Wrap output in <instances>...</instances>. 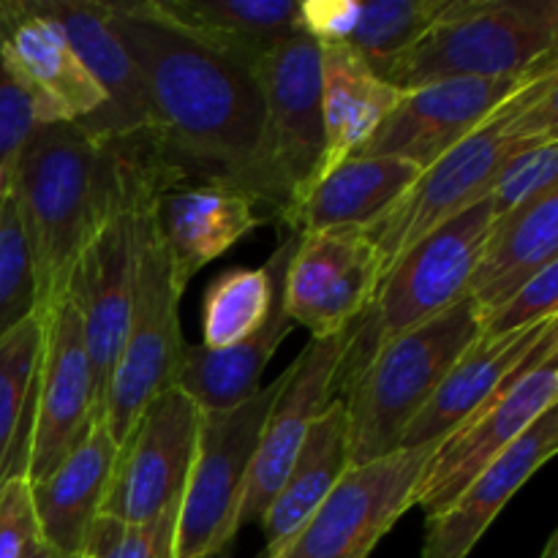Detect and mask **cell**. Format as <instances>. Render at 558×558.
<instances>
[{"label": "cell", "mask_w": 558, "mask_h": 558, "mask_svg": "<svg viewBox=\"0 0 558 558\" xmlns=\"http://www.w3.org/2000/svg\"><path fill=\"white\" fill-rule=\"evenodd\" d=\"M101 11L140 71L153 134L191 172L248 194L265 120L256 71L194 41L147 3H101Z\"/></svg>", "instance_id": "6da1fadb"}, {"label": "cell", "mask_w": 558, "mask_h": 558, "mask_svg": "<svg viewBox=\"0 0 558 558\" xmlns=\"http://www.w3.org/2000/svg\"><path fill=\"white\" fill-rule=\"evenodd\" d=\"M31 251L36 314L69 298L76 256L118 202L107 145L74 123L36 125L9 174Z\"/></svg>", "instance_id": "7a4b0ae2"}, {"label": "cell", "mask_w": 558, "mask_h": 558, "mask_svg": "<svg viewBox=\"0 0 558 558\" xmlns=\"http://www.w3.org/2000/svg\"><path fill=\"white\" fill-rule=\"evenodd\" d=\"M558 71L529 82L507 98L445 156L436 158L403 191L401 199L363 229L376 248L379 281L414 243L456 218L466 207L488 199L501 167L526 145L556 136Z\"/></svg>", "instance_id": "3957f363"}, {"label": "cell", "mask_w": 558, "mask_h": 558, "mask_svg": "<svg viewBox=\"0 0 558 558\" xmlns=\"http://www.w3.org/2000/svg\"><path fill=\"white\" fill-rule=\"evenodd\" d=\"M556 0H447L396 65L398 90L447 80H507L556 69Z\"/></svg>", "instance_id": "277c9868"}, {"label": "cell", "mask_w": 558, "mask_h": 558, "mask_svg": "<svg viewBox=\"0 0 558 558\" xmlns=\"http://www.w3.org/2000/svg\"><path fill=\"white\" fill-rule=\"evenodd\" d=\"M480 338L472 294L374 354L343 396L349 417V466L401 447L403 430L423 412L452 365Z\"/></svg>", "instance_id": "5b68a950"}, {"label": "cell", "mask_w": 558, "mask_h": 558, "mask_svg": "<svg viewBox=\"0 0 558 558\" xmlns=\"http://www.w3.org/2000/svg\"><path fill=\"white\" fill-rule=\"evenodd\" d=\"M490 223V199L477 202L425 234L381 276L374 300L354 322L336 390L347 392L376 352L469 294Z\"/></svg>", "instance_id": "8992f818"}, {"label": "cell", "mask_w": 558, "mask_h": 558, "mask_svg": "<svg viewBox=\"0 0 558 558\" xmlns=\"http://www.w3.org/2000/svg\"><path fill=\"white\" fill-rule=\"evenodd\" d=\"M265 101L262 140L251 172V199L281 216L322 178V49L308 33L281 38L256 65Z\"/></svg>", "instance_id": "52a82bcc"}, {"label": "cell", "mask_w": 558, "mask_h": 558, "mask_svg": "<svg viewBox=\"0 0 558 558\" xmlns=\"http://www.w3.org/2000/svg\"><path fill=\"white\" fill-rule=\"evenodd\" d=\"M289 368L251 401L229 412L202 414L194 463L178 507L172 558H218L238 534L245 480Z\"/></svg>", "instance_id": "ba28073f"}, {"label": "cell", "mask_w": 558, "mask_h": 558, "mask_svg": "<svg viewBox=\"0 0 558 558\" xmlns=\"http://www.w3.org/2000/svg\"><path fill=\"white\" fill-rule=\"evenodd\" d=\"M439 445L401 447L349 466L292 543L267 558H368L398 518L414 507L420 480Z\"/></svg>", "instance_id": "9c48e42d"}, {"label": "cell", "mask_w": 558, "mask_h": 558, "mask_svg": "<svg viewBox=\"0 0 558 558\" xmlns=\"http://www.w3.org/2000/svg\"><path fill=\"white\" fill-rule=\"evenodd\" d=\"M558 398V325L534 347L526 368L466 425L447 436L420 480L414 505L425 518L452 505L496 458L505 456Z\"/></svg>", "instance_id": "30bf717a"}, {"label": "cell", "mask_w": 558, "mask_h": 558, "mask_svg": "<svg viewBox=\"0 0 558 558\" xmlns=\"http://www.w3.org/2000/svg\"><path fill=\"white\" fill-rule=\"evenodd\" d=\"M202 412L178 387L153 398L118 447L101 512L123 526L156 521L180 507L196 452Z\"/></svg>", "instance_id": "8fae6325"}, {"label": "cell", "mask_w": 558, "mask_h": 558, "mask_svg": "<svg viewBox=\"0 0 558 558\" xmlns=\"http://www.w3.org/2000/svg\"><path fill=\"white\" fill-rule=\"evenodd\" d=\"M376 287L379 259L363 229L300 234L283 276V308L311 338H327L347 330L368 308Z\"/></svg>", "instance_id": "7c38bea8"}, {"label": "cell", "mask_w": 558, "mask_h": 558, "mask_svg": "<svg viewBox=\"0 0 558 558\" xmlns=\"http://www.w3.org/2000/svg\"><path fill=\"white\" fill-rule=\"evenodd\" d=\"M558 69L532 71L507 80H447L403 90L396 109L381 120L368 142L354 156L403 158L430 167L452 145L472 134L507 98L521 93L529 82Z\"/></svg>", "instance_id": "4fadbf2b"}, {"label": "cell", "mask_w": 558, "mask_h": 558, "mask_svg": "<svg viewBox=\"0 0 558 558\" xmlns=\"http://www.w3.org/2000/svg\"><path fill=\"white\" fill-rule=\"evenodd\" d=\"M41 319L44 349L25 461L27 483L52 474L80 447L98 417L82 319L74 303L65 298Z\"/></svg>", "instance_id": "5bb4252c"}, {"label": "cell", "mask_w": 558, "mask_h": 558, "mask_svg": "<svg viewBox=\"0 0 558 558\" xmlns=\"http://www.w3.org/2000/svg\"><path fill=\"white\" fill-rule=\"evenodd\" d=\"M114 185H118V202L76 256L69 283V300L82 319L93 401L98 414H104V401L123 349L131 308V202L118 174Z\"/></svg>", "instance_id": "9a60e30c"}, {"label": "cell", "mask_w": 558, "mask_h": 558, "mask_svg": "<svg viewBox=\"0 0 558 558\" xmlns=\"http://www.w3.org/2000/svg\"><path fill=\"white\" fill-rule=\"evenodd\" d=\"M354 322L336 336L311 338L308 347L289 365V379L267 414L259 447H256L254 463H251L248 480H245L238 510V532L254 518H262V512L267 510L272 496L287 480L289 466H292L311 423L332 401L338 371H341L354 336Z\"/></svg>", "instance_id": "2e32d148"}, {"label": "cell", "mask_w": 558, "mask_h": 558, "mask_svg": "<svg viewBox=\"0 0 558 558\" xmlns=\"http://www.w3.org/2000/svg\"><path fill=\"white\" fill-rule=\"evenodd\" d=\"M0 58L31 93L38 125H80L107 107L58 22L33 3L0 5Z\"/></svg>", "instance_id": "e0dca14e"}, {"label": "cell", "mask_w": 558, "mask_h": 558, "mask_svg": "<svg viewBox=\"0 0 558 558\" xmlns=\"http://www.w3.org/2000/svg\"><path fill=\"white\" fill-rule=\"evenodd\" d=\"M558 325V316L529 325L512 336L483 338L480 336L466 352L458 357L450 374L441 379L423 412L403 430L401 447H423L445 441L466 425L474 414L483 412L532 357L534 347L543 341L545 332ZM398 447V450H401Z\"/></svg>", "instance_id": "ac0fdd59"}, {"label": "cell", "mask_w": 558, "mask_h": 558, "mask_svg": "<svg viewBox=\"0 0 558 558\" xmlns=\"http://www.w3.org/2000/svg\"><path fill=\"white\" fill-rule=\"evenodd\" d=\"M558 450V409H548L447 510L425 518L423 558H469L507 501Z\"/></svg>", "instance_id": "d6986e66"}, {"label": "cell", "mask_w": 558, "mask_h": 558, "mask_svg": "<svg viewBox=\"0 0 558 558\" xmlns=\"http://www.w3.org/2000/svg\"><path fill=\"white\" fill-rule=\"evenodd\" d=\"M41 14L58 22L71 49L82 60L96 85L107 96V107L87 123L76 129L93 140H120L150 129V109H147L145 87L134 60L118 41L112 27L107 25L101 3H33Z\"/></svg>", "instance_id": "ffe728a7"}, {"label": "cell", "mask_w": 558, "mask_h": 558, "mask_svg": "<svg viewBox=\"0 0 558 558\" xmlns=\"http://www.w3.org/2000/svg\"><path fill=\"white\" fill-rule=\"evenodd\" d=\"M156 216L172 259L174 287L180 292H185L191 278L207 262L227 254L262 221L256 216V202L223 180L163 191L158 196Z\"/></svg>", "instance_id": "44dd1931"}, {"label": "cell", "mask_w": 558, "mask_h": 558, "mask_svg": "<svg viewBox=\"0 0 558 558\" xmlns=\"http://www.w3.org/2000/svg\"><path fill=\"white\" fill-rule=\"evenodd\" d=\"M114 456L118 445L109 436L104 414H98L80 447L52 474L31 483L33 510L44 543L65 556L82 554L87 532L101 512Z\"/></svg>", "instance_id": "7402d4cb"}, {"label": "cell", "mask_w": 558, "mask_h": 558, "mask_svg": "<svg viewBox=\"0 0 558 558\" xmlns=\"http://www.w3.org/2000/svg\"><path fill=\"white\" fill-rule=\"evenodd\" d=\"M423 169L403 158L352 156L319 180L298 205L283 210L278 221L292 234L325 229H365L390 210Z\"/></svg>", "instance_id": "603a6c76"}, {"label": "cell", "mask_w": 558, "mask_h": 558, "mask_svg": "<svg viewBox=\"0 0 558 558\" xmlns=\"http://www.w3.org/2000/svg\"><path fill=\"white\" fill-rule=\"evenodd\" d=\"M292 0H147V9L232 63L256 71L281 38L300 33Z\"/></svg>", "instance_id": "cb8c5ba5"}, {"label": "cell", "mask_w": 558, "mask_h": 558, "mask_svg": "<svg viewBox=\"0 0 558 558\" xmlns=\"http://www.w3.org/2000/svg\"><path fill=\"white\" fill-rule=\"evenodd\" d=\"M349 469V417L343 398H332L311 423L287 480L262 512L267 556H276L308 523Z\"/></svg>", "instance_id": "d4e9b609"}, {"label": "cell", "mask_w": 558, "mask_h": 558, "mask_svg": "<svg viewBox=\"0 0 558 558\" xmlns=\"http://www.w3.org/2000/svg\"><path fill=\"white\" fill-rule=\"evenodd\" d=\"M322 178L352 158L396 109L403 90L376 76L347 41H322ZM319 178V180H322Z\"/></svg>", "instance_id": "484cf974"}, {"label": "cell", "mask_w": 558, "mask_h": 558, "mask_svg": "<svg viewBox=\"0 0 558 558\" xmlns=\"http://www.w3.org/2000/svg\"><path fill=\"white\" fill-rule=\"evenodd\" d=\"M292 325L294 322L289 319L287 308H283L281 281L265 325L251 332L248 338L227 349H218V352L205 349L202 343L199 347H185L174 387L183 390L202 414L229 412V409L243 407L262 390V374L276 357L278 347L289 338Z\"/></svg>", "instance_id": "4316f807"}, {"label": "cell", "mask_w": 558, "mask_h": 558, "mask_svg": "<svg viewBox=\"0 0 558 558\" xmlns=\"http://www.w3.org/2000/svg\"><path fill=\"white\" fill-rule=\"evenodd\" d=\"M558 259V189L490 223L488 243L477 262L469 294L480 316L490 314Z\"/></svg>", "instance_id": "83f0119b"}, {"label": "cell", "mask_w": 558, "mask_h": 558, "mask_svg": "<svg viewBox=\"0 0 558 558\" xmlns=\"http://www.w3.org/2000/svg\"><path fill=\"white\" fill-rule=\"evenodd\" d=\"M294 248H298V234H289L262 270H248V267L227 270L207 287L202 303V347L218 352L240 343L265 325Z\"/></svg>", "instance_id": "f1b7e54d"}, {"label": "cell", "mask_w": 558, "mask_h": 558, "mask_svg": "<svg viewBox=\"0 0 558 558\" xmlns=\"http://www.w3.org/2000/svg\"><path fill=\"white\" fill-rule=\"evenodd\" d=\"M41 349L44 319L38 314L0 338V485L25 477Z\"/></svg>", "instance_id": "f546056e"}, {"label": "cell", "mask_w": 558, "mask_h": 558, "mask_svg": "<svg viewBox=\"0 0 558 558\" xmlns=\"http://www.w3.org/2000/svg\"><path fill=\"white\" fill-rule=\"evenodd\" d=\"M447 0H374L360 3V20L349 36V47L365 60L376 76L387 82L396 65L425 36Z\"/></svg>", "instance_id": "4dcf8cb0"}, {"label": "cell", "mask_w": 558, "mask_h": 558, "mask_svg": "<svg viewBox=\"0 0 558 558\" xmlns=\"http://www.w3.org/2000/svg\"><path fill=\"white\" fill-rule=\"evenodd\" d=\"M36 314V281L14 191L0 196V338Z\"/></svg>", "instance_id": "1f68e13d"}, {"label": "cell", "mask_w": 558, "mask_h": 558, "mask_svg": "<svg viewBox=\"0 0 558 558\" xmlns=\"http://www.w3.org/2000/svg\"><path fill=\"white\" fill-rule=\"evenodd\" d=\"M558 178V140L548 136L518 150L510 161L501 167L494 189H490V210L494 221H501L510 213L521 210L532 199L543 196L545 191L556 189Z\"/></svg>", "instance_id": "d6a6232c"}, {"label": "cell", "mask_w": 558, "mask_h": 558, "mask_svg": "<svg viewBox=\"0 0 558 558\" xmlns=\"http://www.w3.org/2000/svg\"><path fill=\"white\" fill-rule=\"evenodd\" d=\"M178 507L142 526H123L107 515H98L87 532L85 558H172Z\"/></svg>", "instance_id": "836d02e7"}, {"label": "cell", "mask_w": 558, "mask_h": 558, "mask_svg": "<svg viewBox=\"0 0 558 558\" xmlns=\"http://www.w3.org/2000/svg\"><path fill=\"white\" fill-rule=\"evenodd\" d=\"M558 259L545 265L529 283H523L507 303L480 316V336L501 338L529 325L558 316Z\"/></svg>", "instance_id": "e575fe53"}, {"label": "cell", "mask_w": 558, "mask_h": 558, "mask_svg": "<svg viewBox=\"0 0 558 558\" xmlns=\"http://www.w3.org/2000/svg\"><path fill=\"white\" fill-rule=\"evenodd\" d=\"M36 125L31 93L0 58V163L9 174Z\"/></svg>", "instance_id": "d590c367"}, {"label": "cell", "mask_w": 558, "mask_h": 558, "mask_svg": "<svg viewBox=\"0 0 558 558\" xmlns=\"http://www.w3.org/2000/svg\"><path fill=\"white\" fill-rule=\"evenodd\" d=\"M38 539L31 483L25 477L5 480L0 485V558H25Z\"/></svg>", "instance_id": "8d00e7d4"}, {"label": "cell", "mask_w": 558, "mask_h": 558, "mask_svg": "<svg viewBox=\"0 0 558 558\" xmlns=\"http://www.w3.org/2000/svg\"><path fill=\"white\" fill-rule=\"evenodd\" d=\"M300 9V27L314 41H349L360 20V3L354 0H305Z\"/></svg>", "instance_id": "74e56055"}, {"label": "cell", "mask_w": 558, "mask_h": 558, "mask_svg": "<svg viewBox=\"0 0 558 558\" xmlns=\"http://www.w3.org/2000/svg\"><path fill=\"white\" fill-rule=\"evenodd\" d=\"M25 558H85L82 554H76V556H65V554H60L58 548H52V545H47L44 543V539H38L36 545H33L31 550H27V556Z\"/></svg>", "instance_id": "f35d334b"}, {"label": "cell", "mask_w": 558, "mask_h": 558, "mask_svg": "<svg viewBox=\"0 0 558 558\" xmlns=\"http://www.w3.org/2000/svg\"><path fill=\"white\" fill-rule=\"evenodd\" d=\"M539 558H558V532H554L548 537V543H545L543 554H539Z\"/></svg>", "instance_id": "ab89813d"}, {"label": "cell", "mask_w": 558, "mask_h": 558, "mask_svg": "<svg viewBox=\"0 0 558 558\" xmlns=\"http://www.w3.org/2000/svg\"><path fill=\"white\" fill-rule=\"evenodd\" d=\"M5 189H9V172H5L3 163H0V196H3Z\"/></svg>", "instance_id": "60d3db41"}]
</instances>
